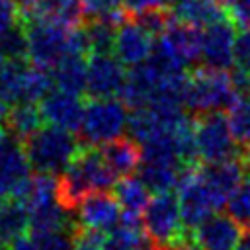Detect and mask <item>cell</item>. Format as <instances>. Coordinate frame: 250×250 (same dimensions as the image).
<instances>
[{"label": "cell", "mask_w": 250, "mask_h": 250, "mask_svg": "<svg viewBox=\"0 0 250 250\" xmlns=\"http://www.w3.org/2000/svg\"><path fill=\"white\" fill-rule=\"evenodd\" d=\"M117 176L111 172L98 146H80L72 162L57 176V201L74 211L80 201L94 191L113 189Z\"/></svg>", "instance_id": "obj_1"}, {"label": "cell", "mask_w": 250, "mask_h": 250, "mask_svg": "<svg viewBox=\"0 0 250 250\" xmlns=\"http://www.w3.org/2000/svg\"><path fill=\"white\" fill-rule=\"evenodd\" d=\"M248 76L238 70H221L209 66H197L188 74L184 107L189 115L223 111L246 90Z\"/></svg>", "instance_id": "obj_2"}, {"label": "cell", "mask_w": 250, "mask_h": 250, "mask_svg": "<svg viewBox=\"0 0 250 250\" xmlns=\"http://www.w3.org/2000/svg\"><path fill=\"white\" fill-rule=\"evenodd\" d=\"M27 29V61L41 68H55L66 55H90L84 23L66 27L49 21L25 23Z\"/></svg>", "instance_id": "obj_3"}, {"label": "cell", "mask_w": 250, "mask_h": 250, "mask_svg": "<svg viewBox=\"0 0 250 250\" xmlns=\"http://www.w3.org/2000/svg\"><path fill=\"white\" fill-rule=\"evenodd\" d=\"M21 146L33 172L59 176L72 162L82 145L72 131L47 125L21 141Z\"/></svg>", "instance_id": "obj_4"}, {"label": "cell", "mask_w": 250, "mask_h": 250, "mask_svg": "<svg viewBox=\"0 0 250 250\" xmlns=\"http://www.w3.org/2000/svg\"><path fill=\"white\" fill-rule=\"evenodd\" d=\"M129 123V107L119 98H88L84 105L78 141L84 146H98L121 137Z\"/></svg>", "instance_id": "obj_5"}, {"label": "cell", "mask_w": 250, "mask_h": 250, "mask_svg": "<svg viewBox=\"0 0 250 250\" xmlns=\"http://www.w3.org/2000/svg\"><path fill=\"white\" fill-rule=\"evenodd\" d=\"M143 229L158 246H174L188 240V230L184 229L178 193L160 191L154 193L143 213Z\"/></svg>", "instance_id": "obj_6"}, {"label": "cell", "mask_w": 250, "mask_h": 250, "mask_svg": "<svg viewBox=\"0 0 250 250\" xmlns=\"http://www.w3.org/2000/svg\"><path fill=\"white\" fill-rule=\"evenodd\" d=\"M176 193L180 199V211L186 230L195 229L199 223L215 215L225 205L201 180L199 162L182 168L176 184Z\"/></svg>", "instance_id": "obj_7"}, {"label": "cell", "mask_w": 250, "mask_h": 250, "mask_svg": "<svg viewBox=\"0 0 250 250\" xmlns=\"http://www.w3.org/2000/svg\"><path fill=\"white\" fill-rule=\"evenodd\" d=\"M193 117V137L199 160L203 162H219L229 158L242 156L240 146L234 143L229 121L223 111H209L191 115Z\"/></svg>", "instance_id": "obj_8"}, {"label": "cell", "mask_w": 250, "mask_h": 250, "mask_svg": "<svg viewBox=\"0 0 250 250\" xmlns=\"http://www.w3.org/2000/svg\"><path fill=\"white\" fill-rule=\"evenodd\" d=\"M125 64L113 53H92L88 57L86 98H115L125 84Z\"/></svg>", "instance_id": "obj_9"}, {"label": "cell", "mask_w": 250, "mask_h": 250, "mask_svg": "<svg viewBox=\"0 0 250 250\" xmlns=\"http://www.w3.org/2000/svg\"><path fill=\"white\" fill-rule=\"evenodd\" d=\"M18 12L23 23L49 21L76 27L86 21L82 0H18Z\"/></svg>", "instance_id": "obj_10"}, {"label": "cell", "mask_w": 250, "mask_h": 250, "mask_svg": "<svg viewBox=\"0 0 250 250\" xmlns=\"http://www.w3.org/2000/svg\"><path fill=\"white\" fill-rule=\"evenodd\" d=\"M154 45L172 57L178 64L189 68L201 59V29L172 18L170 25Z\"/></svg>", "instance_id": "obj_11"}, {"label": "cell", "mask_w": 250, "mask_h": 250, "mask_svg": "<svg viewBox=\"0 0 250 250\" xmlns=\"http://www.w3.org/2000/svg\"><path fill=\"white\" fill-rule=\"evenodd\" d=\"M242 227L229 213H215L189 230L195 250H234Z\"/></svg>", "instance_id": "obj_12"}, {"label": "cell", "mask_w": 250, "mask_h": 250, "mask_svg": "<svg viewBox=\"0 0 250 250\" xmlns=\"http://www.w3.org/2000/svg\"><path fill=\"white\" fill-rule=\"evenodd\" d=\"M234 23L227 18H221L201 31V61L209 68L229 70L232 66L234 51Z\"/></svg>", "instance_id": "obj_13"}, {"label": "cell", "mask_w": 250, "mask_h": 250, "mask_svg": "<svg viewBox=\"0 0 250 250\" xmlns=\"http://www.w3.org/2000/svg\"><path fill=\"white\" fill-rule=\"evenodd\" d=\"M76 223L84 229L111 232L121 223V205L109 191H94L76 207Z\"/></svg>", "instance_id": "obj_14"}, {"label": "cell", "mask_w": 250, "mask_h": 250, "mask_svg": "<svg viewBox=\"0 0 250 250\" xmlns=\"http://www.w3.org/2000/svg\"><path fill=\"white\" fill-rule=\"evenodd\" d=\"M154 49V37L145 31L131 16H125L117 23L113 55L129 68L145 62Z\"/></svg>", "instance_id": "obj_15"}, {"label": "cell", "mask_w": 250, "mask_h": 250, "mask_svg": "<svg viewBox=\"0 0 250 250\" xmlns=\"http://www.w3.org/2000/svg\"><path fill=\"white\" fill-rule=\"evenodd\" d=\"M84 105L86 104L82 102V96L59 90V88H53L39 102V109L47 125H55V127H61L72 133H78L80 129Z\"/></svg>", "instance_id": "obj_16"}, {"label": "cell", "mask_w": 250, "mask_h": 250, "mask_svg": "<svg viewBox=\"0 0 250 250\" xmlns=\"http://www.w3.org/2000/svg\"><path fill=\"white\" fill-rule=\"evenodd\" d=\"M199 174L201 180L207 184V188L227 205V199L230 193L244 182V162L242 156L238 158H229V160H219V162H203L199 164Z\"/></svg>", "instance_id": "obj_17"}, {"label": "cell", "mask_w": 250, "mask_h": 250, "mask_svg": "<svg viewBox=\"0 0 250 250\" xmlns=\"http://www.w3.org/2000/svg\"><path fill=\"white\" fill-rule=\"evenodd\" d=\"M150 189L139 176H123L113 186V195L121 205L123 225H143V213L150 201Z\"/></svg>", "instance_id": "obj_18"}, {"label": "cell", "mask_w": 250, "mask_h": 250, "mask_svg": "<svg viewBox=\"0 0 250 250\" xmlns=\"http://www.w3.org/2000/svg\"><path fill=\"white\" fill-rule=\"evenodd\" d=\"M102 156L111 168V172L119 178L133 176L143 162V146L133 137H115L104 145H100Z\"/></svg>", "instance_id": "obj_19"}, {"label": "cell", "mask_w": 250, "mask_h": 250, "mask_svg": "<svg viewBox=\"0 0 250 250\" xmlns=\"http://www.w3.org/2000/svg\"><path fill=\"white\" fill-rule=\"evenodd\" d=\"M29 162L20 141L12 139L0 150V199L12 197L18 186L31 174Z\"/></svg>", "instance_id": "obj_20"}, {"label": "cell", "mask_w": 250, "mask_h": 250, "mask_svg": "<svg viewBox=\"0 0 250 250\" xmlns=\"http://www.w3.org/2000/svg\"><path fill=\"white\" fill-rule=\"evenodd\" d=\"M86 72H88V59L86 55H76V53L66 55L62 61L55 64V68H51L55 88L78 96L86 92Z\"/></svg>", "instance_id": "obj_21"}, {"label": "cell", "mask_w": 250, "mask_h": 250, "mask_svg": "<svg viewBox=\"0 0 250 250\" xmlns=\"http://www.w3.org/2000/svg\"><path fill=\"white\" fill-rule=\"evenodd\" d=\"M43 115L39 109V104L35 102H16L10 105L8 115L4 119L6 131L16 141H25L29 135H33L37 129L43 127Z\"/></svg>", "instance_id": "obj_22"}, {"label": "cell", "mask_w": 250, "mask_h": 250, "mask_svg": "<svg viewBox=\"0 0 250 250\" xmlns=\"http://www.w3.org/2000/svg\"><path fill=\"white\" fill-rule=\"evenodd\" d=\"M172 16L180 21L205 27L221 18H225V10L219 0H178L168 6Z\"/></svg>", "instance_id": "obj_23"}, {"label": "cell", "mask_w": 250, "mask_h": 250, "mask_svg": "<svg viewBox=\"0 0 250 250\" xmlns=\"http://www.w3.org/2000/svg\"><path fill=\"white\" fill-rule=\"evenodd\" d=\"M29 229V211L18 199H0V244L10 246Z\"/></svg>", "instance_id": "obj_24"}, {"label": "cell", "mask_w": 250, "mask_h": 250, "mask_svg": "<svg viewBox=\"0 0 250 250\" xmlns=\"http://www.w3.org/2000/svg\"><path fill=\"white\" fill-rule=\"evenodd\" d=\"M184 166L172 162H158V160H143L139 168V178L146 184L152 193L172 191L176 189L180 172Z\"/></svg>", "instance_id": "obj_25"}, {"label": "cell", "mask_w": 250, "mask_h": 250, "mask_svg": "<svg viewBox=\"0 0 250 250\" xmlns=\"http://www.w3.org/2000/svg\"><path fill=\"white\" fill-rule=\"evenodd\" d=\"M152 240L145 232L143 225H123L119 223L109 236H105L104 250H152Z\"/></svg>", "instance_id": "obj_26"}, {"label": "cell", "mask_w": 250, "mask_h": 250, "mask_svg": "<svg viewBox=\"0 0 250 250\" xmlns=\"http://www.w3.org/2000/svg\"><path fill=\"white\" fill-rule=\"evenodd\" d=\"M117 23L119 21L109 20V18H86L84 31H86L90 55L92 53H113Z\"/></svg>", "instance_id": "obj_27"}, {"label": "cell", "mask_w": 250, "mask_h": 250, "mask_svg": "<svg viewBox=\"0 0 250 250\" xmlns=\"http://www.w3.org/2000/svg\"><path fill=\"white\" fill-rule=\"evenodd\" d=\"M227 121L234 143L240 148H246L250 145V96L240 94L229 105Z\"/></svg>", "instance_id": "obj_28"}, {"label": "cell", "mask_w": 250, "mask_h": 250, "mask_svg": "<svg viewBox=\"0 0 250 250\" xmlns=\"http://www.w3.org/2000/svg\"><path fill=\"white\" fill-rule=\"evenodd\" d=\"M27 61H4L0 59V94L12 105L21 100V78Z\"/></svg>", "instance_id": "obj_29"}, {"label": "cell", "mask_w": 250, "mask_h": 250, "mask_svg": "<svg viewBox=\"0 0 250 250\" xmlns=\"http://www.w3.org/2000/svg\"><path fill=\"white\" fill-rule=\"evenodd\" d=\"M0 59L27 61V29L25 23H14L0 35Z\"/></svg>", "instance_id": "obj_30"}, {"label": "cell", "mask_w": 250, "mask_h": 250, "mask_svg": "<svg viewBox=\"0 0 250 250\" xmlns=\"http://www.w3.org/2000/svg\"><path fill=\"white\" fill-rule=\"evenodd\" d=\"M78 227L72 229H53V230H31L29 238L37 250H72L74 234Z\"/></svg>", "instance_id": "obj_31"}, {"label": "cell", "mask_w": 250, "mask_h": 250, "mask_svg": "<svg viewBox=\"0 0 250 250\" xmlns=\"http://www.w3.org/2000/svg\"><path fill=\"white\" fill-rule=\"evenodd\" d=\"M227 213L242 227L250 229V180H244L227 199Z\"/></svg>", "instance_id": "obj_32"}, {"label": "cell", "mask_w": 250, "mask_h": 250, "mask_svg": "<svg viewBox=\"0 0 250 250\" xmlns=\"http://www.w3.org/2000/svg\"><path fill=\"white\" fill-rule=\"evenodd\" d=\"M127 16H131L154 39H158L166 31V27L170 25V21L174 18L168 8H148V10H143V12H137V14H127Z\"/></svg>", "instance_id": "obj_33"}, {"label": "cell", "mask_w": 250, "mask_h": 250, "mask_svg": "<svg viewBox=\"0 0 250 250\" xmlns=\"http://www.w3.org/2000/svg\"><path fill=\"white\" fill-rule=\"evenodd\" d=\"M232 66L244 76H250V27L240 29L234 39L232 51Z\"/></svg>", "instance_id": "obj_34"}, {"label": "cell", "mask_w": 250, "mask_h": 250, "mask_svg": "<svg viewBox=\"0 0 250 250\" xmlns=\"http://www.w3.org/2000/svg\"><path fill=\"white\" fill-rule=\"evenodd\" d=\"M105 236H107V232L78 227L76 234H74V248L72 250H104Z\"/></svg>", "instance_id": "obj_35"}, {"label": "cell", "mask_w": 250, "mask_h": 250, "mask_svg": "<svg viewBox=\"0 0 250 250\" xmlns=\"http://www.w3.org/2000/svg\"><path fill=\"white\" fill-rule=\"evenodd\" d=\"M20 12H18V0H0V35L10 29L14 23H18Z\"/></svg>", "instance_id": "obj_36"}, {"label": "cell", "mask_w": 250, "mask_h": 250, "mask_svg": "<svg viewBox=\"0 0 250 250\" xmlns=\"http://www.w3.org/2000/svg\"><path fill=\"white\" fill-rule=\"evenodd\" d=\"M168 0H123V8L127 14H137L148 8H166Z\"/></svg>", "instance_id": "obj_37"}, {"label": "cell", "mask_w": 250, "mask_h": 250, "mask_svg": "<svg viewBox=\"0 0 250 250\" xmlns=\"http://www.w3.org/2000/svg\"><path fill=\"white\" fill-rule=\"evenodd\" d=\"M8 250H37L35 248V244H33V240L29 238V236H20V238H16L10 246H8Z\"/></svg>", "instance_id": "obj_38"}, {"label": "cell", "mask_w": 250, "mask_h": 250, "mask_svg": "<svg viewBox=\"0 0 250 250\" xmlns=\"http://www.w3.org/2000/svg\"><path fill=\"white\" fill-rule=\"evenodd\" d=\"M234 250H250V229H244V232H242Z\"/></svg>", "instance_id": "obj_39"}, {"label": "cell", "mask_w": 250, "mask_h": 250, "mask_svg": "<svg viewBox=\"0 0 250 250\" xmlns=\"http://www.w3.org/2000/svg\"><path fill=\"white\" fill-rule=\"evenodd\" d=\"M8 109H10V104L4 100V96L0 94V123H4L6 115H8Z\"/></svg>", "instance_id": "obj_40"}, {"label": "cell", "mask_w": 250, "mask_h": 250, "mask_svg": "<svg viewBox=\"0 0 250 250\" xmlns=\"http://www.w3.org/2000/svg\"><path fill=\"white\" fill-rule=\"evenodd\" d=\"M10 141V133L6 131V127H4V123H0V150L6 146V143Z\"/></svg>", "instance_id": "obj_41"}, {"label": "cell", "mask_w": 250, "mask_h": 250, "mask_svg": "<svg viewBox=\"0 0 250 250\" xmlns=\"http://www.w3.org/2000/svg\"><path fill=\"white\" fill-rule=\"evenodd\" d=\"M242 162H244V168H246V174L250 176V145L246 148H242Z\"/></svg>", "instance_id": "obj_42"}, {"label": "cell", "mask_w": 250, "mask_h": 250, "mask_svg": "<svg viewBox=\"0 0 250 250\" xmlns=\"http://www.w3.org/2000/svg\"><path fill=\"white\" fill-rule=\"evenodd\" d=\"M246 92H248V96H250V76H248V80H246Z\"/></svg>", "instance_id": "obj_43"}, {"label": "cell", "mask_w": 250, "mask_h": 250, "mask_svg": "<svg viewBox=\"0 0 250 250\" xmlns=\"http://www.w3.org/2000/svg\"><path fill=\"white\" fill-rule=\"evenodd\" d=\"M6 248H8V246H4V244H0V250H6Z\"/></svg>", "instance_id": "obj_44"}, {"label": "cell", "mask_w": 250, "mask_h": 250, "mask_svg": "<svg viewBox=\"0 0 250 250\" xmlns=\"http://www.w3.org/2000/svg\"><path fill=\"white\" fill-rule=\"evenodd\" d=\"M248 2H250V0H248Z\"/></svg>", "instance_id": "obj_45"}]
</instances>
